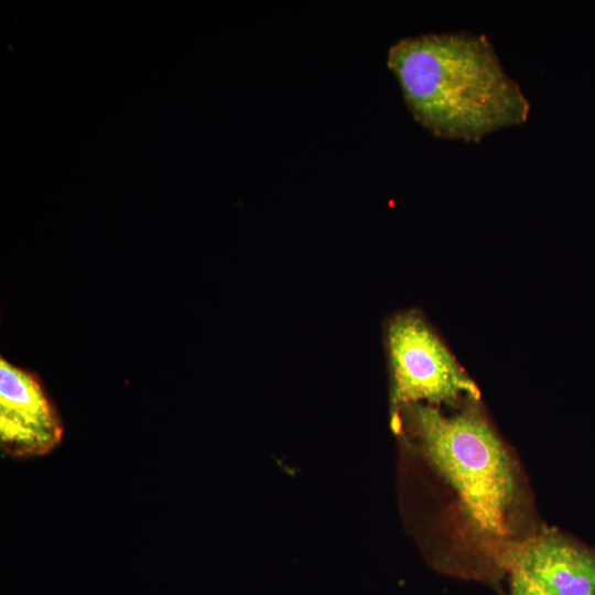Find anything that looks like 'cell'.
Instances as JSON below:
<instances>
[{"mask_svg": "<svg viewBox=\"0 0 595 595\" xmlns=\"http://www.w3.org/2000/svg\"><path fill=\"white\" fill-rule=\"evenodd\" d=\"M387 64L413 118L436 137L478 141L529 117L528 98L483 34L403 37L389 47Z\"/></svg>", "mask_w": 595, "mask_h": 595, "instance_id": "obj_1", "label": "cell"}, {"mask_svg": "<svg viewBox=\"0 0 595 595\" xmlns=\"http://www.w3.org/2000/svg\"><path fill=\"white\" fill-rule=\"evenodd\" d=\"M411 413L426 455L457 491L472 523L482 533L506 536L515 479L509 456L487 422L473 412L445 416L419 403Z\"/></svg>", "mask_w": 595, "mask_h": 595, "instance_id": "obj_2", "label": "cell"}, {"mask_svg": "<svg viewBox=\"0 0 595 595\" xmlns=\"http://www.w3.org/2000/svg\"><path fill=\"white\" fill-rule=\"evenodd\" d=\"M387 340L396 404L451 402L462 394L478 397L474 382L420 316H397L389 325Z\"/></svg>", "mask_w": 595, "mask_h": 595, "instance_id": "obj_3", "label": "cell"}, {"mask_svg": "<svg viewBox=\"0 0 595 595\" xmlns=\"http://www.w3.org/2000/svg\"><path fill=\"white\" fill-rule=\"evenodd\" d=\"M63 423L40 377L0 359V447L7 456L30 458L54 450Z\"/></svg>", "mask_w": 595, "mask_h": 595, "instance_id": "obj_4", "label": "cell"}, {"mask_svg": "<svg viewBox=\"0 0 595 595\" xmlns=\"http://www.w3.org/2000/svg\"><path fill=\"white\" fill-rule=\"evenodd\" d=\"M509 565L547 595H595V558L559 538L541 536L518 544Z\"/></svg>", "mask_w": 595, "mask_h": 595, "instance_id": "obj_5", "label": "cell"}, {"mask_svg": "<svg viewBox=\"0 0 595 595\" xmlns=\"http://www.w3.org/2000/svg\"><path fill=\"white\" fill-rule=\"evenodd\" d=\"M511 595H547L522 571L511 567Z\"/></svg>", "mask_w": 595, "mask_h": 595, "instance_id": "obj_6", "label": "cell"}]
</instances>
